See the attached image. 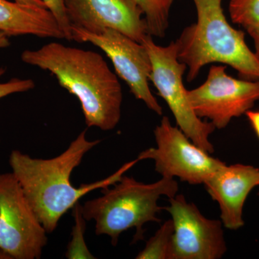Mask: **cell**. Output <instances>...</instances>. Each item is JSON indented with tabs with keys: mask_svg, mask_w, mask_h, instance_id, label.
Masks as SVG:
<instances>
[{
	"mask_svg": "<svg viewBox=\"0 0 259 259\" xmlns=\"http://www.w3.org/2000/svg\"><path fill=\"white\" fill-rule=\"evenodd\" d=\"M100 142V140H88L84 130L64 152L54 158H32L18 150L10 153L12 172L48 234L55 231L61 218L81 197L115 185L139 161L136 158L127 162L104 180L75 187L71 182V174L81 164L85 155Z\"/></svg>",
	"mask_w": 259,
	"mask_h": 259,
	"instance_id": "obj_1",
	"label": "cell"
},
{
	"mask_svg": "<svg viewBox=\"0 0 259 259\" xmlns=\"http://www.w3.org/2000/svg\"><path fill=\"white\" fill-rule=\"evenodd\" d=\"M25 64L49 71L77 97L88 127L112 131L122 114V90L117 75L101 54L51 42L21 54Z\"/></svg>",
	"mask_w": 259,
	"mask_h": 259,
	"instance_id": "obj_2",
	"label": "cell"
},
{
	"mask_svg": "<svg viewBox=\"0 0 259 259\" xmlns=\"http://www.w3.org/2000/svg\"><path fill=\"white\" fill-rule=\"evenodd\" d=\"M192 1L197 22L186 27L175 41L179 61L187 66V81L212 63L231 66L242 79H259L258 58L247 45L244 32L228 23L223 0Z\"/></svg>",
	"mask_w": 259,
	"mask_h": 259,
	"instance_id": "obj_3",
	"label": "cell"
},
{
	"mask_svg": "<svg viewBox=\"0 0 259 259\" xmlns=\"http://www.w3.org/2000/svg\"><path fill=\"white\" fill-rule=\"evenodd\" d=\"M113 186L102 189L101 197L82 205L85 220L95 221L96 235L110 237L113 245L123 232L131 228L136 230L135 242L144 239V225L161 221L158 214L163 207L158 205V200L162 196L172 198L179 192L178 182L171 177L145 184L123 175Z\"/></svg>",
	"mask_w": 259,
	"mask_h": 259,
	"instance_id": "obj_4",
	"label": "cell"
},
{
	"mask_svg": "<svg viewBox=\"0 0 259 259\" xmlns=\"http://www.w3.org/2000/svg\"><path fill=\"white\" fill-rule=\"evenodd\" d=\"M141 44L147 49L152 62L150 81L169 107L177 126L198 147L209 154L214 153L209 136L215 127L211 122L199 118L191 105L188 90L183 82L187 68L179 61L175 41L161 47L155 44L153 37L148 34Z\"/></svg>",
	"mask_w": 259,
	"mask_h": 259,
	"instance_id": "obj_5",
	"label": "cell"
},
{
	"mask_svg": "<svg viewBox=\"0 0 259 259\" xmlns=\"http://www.w3.org/2000/svg\"><path fill=\"white\" fill-rule=\"evenodd\" d=\"M156 147L142 151L139 161L151 159L162 177L180 179L190 185H204L226 163L198 147L166 116L154 129Z\"/></svg>",
	"mask_w": 259,
	"mask_h": 259,
	"instance_id": "obj_6",
	"label": "cell"
},
{
	"mask_svg": "<svg viewBox=\"0 0 259 259\" xmlns=\"http://www.w3.org/2000/svg\"><path fill=\"white\" fill-rule=\"evenodd\" d=\"M48 233L13 172L0 175V249L11 259H39Z\"/></svg>",
	"mask_w": 259,
	"mask_h": 259,
	"instance_id": "obj_7",
	"label": "cell"
},
{
	"mask_svg": "<svg viewBox=\"0 0 259 259\" xmlns=\"http://www.w3.org/2000/svg\"><path fill=\"white\" fill-rule=\"evenodd\" d=\"M226 68L212 65L204 83L187 92L196 115L208 119L215 129L225 128L259 101V79H236L227 74Z\"/></svg>",
	"mask_w": 259,
	"mask_h": 259,
	"instance_id": "obj_8",
	"label": "cell"
},
{
	"mask_svg": "<svg viewBox=\"0 0 259 259\" xmlns=\"http://www.w3.org/2000/svg\"><path fill=\"white\" fill-rule=\"evenodd\" d=\"M71 32L73 40L90 42L103 51L111 60L116 74L127 83L135 97L162 115L163 108L150 89L152 62L144 44L113 29L95 33L72 27Z\"/></svg>",
	"mask_w": 259,
	"mask_h": 259,
	"instance_id": "obj_9",
	"label": "cell"
},
{
	"mask_svg": "<svg viewBox=\"0 0 259 259\" xmlns=\"http://www.w3.org/2000/svg\"><path fill=\"white\" fill-rule=\"evenodd\" d=\"M163 207L174 224L171 259H219L227 251L223 223L204 217L198 207L177 194Z\"/></svg>",
	"mask_w": 259,
	"mask_h": 259,
	"instance_id": "obj_10",
	"label": "cell"
},
{
	"mask_svg": "<svg viewBox=\"0 0 259 259\" xmlns=\"http://www.w3.org/2000/svg\"><path fill=\"white\" fill-rule=\"evenodd\" d=\"M66 8L71 28L113 29L139 42L148 35L144 14L131 0H66Z\"/></svg>",
	"mask_w": 259,
	"mask_h": 259,
	"instance_id": "obj_11",
	"label": "cell"
},
{
	"mask_svg": "<svg viewBox=\"0 0 259 259\" xmlns=\"http://www.w3.org/2000/svg\"><path fill=\"white\" fill-rule=\"evenodd\" d=\"M221 209L223 226L238 230L244 226L243 207L250 192L259 186V168L250 165H224L204 182Z\"/></svg>",
	"mask_w": 259,
	"mask_h": 259,
	"instance_id": "obj_12",
	"label": "cell"
},
{
	"mask_svg": "<svg viewBox=\"0 0 259 259\" xmlns=\"http://www.w3.org/2000/svg\"><path fill=\"white\" fill-rule=\"evenodd\" d=\"M0 31L9 37L32 35L65 38L64 32L50 10L8 0H0Z\"/></svg>",
	"mask_w": 259,
	"mask_h": 259,
	"instance_id": "obj_13",
	"label": "cell"
},
{
	"mask_svg": "<svg viewBox=\"0 0 259 259\" xmlns=\"http://www.w3.org/2000/svg\"><path fill=\"white\" fill-rule=\"evenodd\" d=\"M144 14L148 34L164 37L169 26L170 11L174 0H131Z\"/></svg>",
	"mask_w": 259,
	"mask_h": 259,
	"instance_id": "obj_14",
	"label": "cell"
},
{
	"mask_svg": "<svg viewBox=\"0 0 259 259\" xmlns=\"http://www.w3.org/2000/svg\"><path fill=\"white\" fill-rule=\"evenodd\" d=\"M174 224L171 219L165 221L146 243L137 259H171Z\"/></svg>",
	"mask_w": 259,
	"mask_h": 259,
	"instance_id": "obj_15",
	"label": "cell"
},
{
	"mask_svg": "<svg viewBox=\"0 0 259 259\" xmlns=\"http://www.w3.org/2000/svg\"><path fill=\"white\" fill-rule=\"evenodd\" d=\"M72 209L75 224L73 227L72 239L68 244L66 257L69 259L95 258L84 241L87 221L83 218L82 205L77 202Z\"/></svg>",
	"mask_w": 259,
	"mask_h": 259,
	"instance_id": "obj_16",
	"label": "cell"
},
{
	"mask_svg": "<svg viewBox=\"0 0 259 259\" xmlns=\"http://www.w3.org/2000/svg\"><path fill=\"white\" fill-rule=\"evenodd\" d=\"M228 10L233 23L245 30L259 25V0H231Z\"/></svg>",
	"mask_w": 259,
	"mask_h": 259,
	"instance_id": "obj_17",
	"label": "cell"
},
{
	"mask_svg": "<svg viewBox=\"0 0 259 259\" xmlns=\"http://www.w3.org/2000/svg\"><path fill=\"white\" fill-rule=\"evenodd\" d=\"M50 10L64 32L65 39L72 40L71 24L66 13V0H41Z\"/></svg>",
	"mask_w": 259,
	"mask_h": 259,
	"instance_id": "obj_18",
	"label": "cell"
},
{
	"mask_svg": "<svg viewBox=\"0 0 259 259\" xmlns=\"http://www.w3.org/2000/svg\"><path fill=\"white\" fill-rule=\"evenodd\" d=\"M5 73V69L0 68V78ZM35 88L32 79H20L14 78L8 82L0 83V99L15 93H24Z\"/></svg>",
	"mask_w": 259,
	"mask_h": 259,
	"instance_id": "obj_19",
	"label": "cell"
},
{
	"mask_svg": "<svg viewBox=\"0 0 259 259\" xmlns=\"http://www.w3.org/2000/svg\"><path fill=\"white\" fill-rule=\"evenodd\" d=\"M245 115L259 139V110L253 111V110H250Z\"/></svg>",
	"mask_w": 259,
	"mask_h": 259,
	"instance_id": "obj_20",
	"label": "cell"
},
{
	"mask_svg": "<svg viewBox=\"0 0 259 259\" xmlns=\"http://www.w3.org/2000/svg\"><path fill=\"white\" fill-rule=\"evenodd\" d=\"M253 40L255 47V54L259 60V25L246 30Z\"/></svg>",
	"mask_w": 259,
	"mask_h": 259,
	"instance_id": "obj_21",
	"label": "cell"
},
{
	"mask_svg": "<svg viewBox=\"0 0 259 259\" xmlns=\"http://www.w3.org/2000/svg\"><path fill=\"white\" fill-rule=\"evenodd\" d=\"M20 4L30 5V6L38 7V8H47L41 0H13Z\"/></svg>",
	"mask_w": 259,
	"mask_h": 259,
	"instance_id": "obj_22",
	"label": "cell"
},
{
	"mask_svg": "<svg viewBox=\"0 0 259 259\" xmlns=\"http://www.w3.org/2000/svg\"><path fill=\"white\" fill-rule=\"evenodd\" d=\"M10 45L9 36L5 32L0 31V49H5Z\"/></svg>",
	"mask_w": 259,
	"mask_h": 259,
	"instance_id": "obj_23",
	"label": "cell"
},
{
	"mask_svg": "<svg viewBox=\"0 0 259 259\" xmlns=\"http://www.w3.org/2000/svg\"><path fill=\"white\" fill-rule=\"evenodd\" d=\"M0 259H11L3 250L0 249Z\"/></svg>",
	"mask_w": 259,
	"mask_h": 259,
	"instance_id": "obj_24",
	"label": "cell"
}]
</instances>
